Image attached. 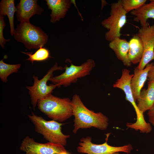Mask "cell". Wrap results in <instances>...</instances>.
<instances>
[{
	"label": "cell",
	"instance_id": "6da1fadb",
	"mask_svg": "<svg viewBox=\"0 0 154 154\" xmlns=\"http://www.w3.org/2000/svg\"><path fill=\"white\" fill-rule=\"evenodd\" d=\"M74 128L73 133H76L80 129L92 127L101 130H105L108 125V117L101 112H95L89 110L84 104L79 96L74 95L72 100Z\"/></svg>",
	"mask_w": 154,
	"mask_h": 154
},
{
	"label": "cell",
	"instance_id": "7a4b0ae2",
	"mask_svg": "<svg viewBox=\"0 0 154 154\" xmlns=\"http://www.w3.org/2000/svg\"><path fill=\"white\" fill-rule=\"evenodd\" d=\"M39 110L48 117L60 123L73 116L72 100L61 98L52 94L37 102Z\"/></svg>",
	"mask_w": 154,
	"mask_h": 154
},
{
	"label": "cell",
	"instance_id": "3957f363",
	"mask_svg": "<svg viewBox=\"0 0 154 154\" xmlns=\"http://www.w3.org/2000/svg\"><path fill=\"white\" fill-rule=\"evenodd\" d=\"M28 116L34 125L35 131L42 135L48 142L64 146L66 145L67 139L70 136L62 133V126L63 124L54 120L46 121L33 112L31 115H28Z\"/></svg>",
	"mask_w": 154,
	"mask_h": 154
},
{
	"label": "cell",
	"instance_id": "277c9868",
	"mask_svg": "<svg viewBox=\"0 0 154 154\" xmlns=\"http://www.w3.org/2000/svg\"><path fill=\"white\" fill-rule=\"evenodd\" d=\"M16 40L23 43L28 49H39L47 43L48 36L41 29L30 21L18 24L13 35Z\"/></svg>",
	"mask_w": 154,
	"mask_h": 154
},
{
	"label": "cell",
	"instance_id": "5b68a950",
	"mask_svg": "<svg viewBox=\"0 0 154 154\" xmlns=\"http://www.w3.org/2000/svg\"><path fill=\"white\" fill-rule=\"evenodd\" d=\"M127 13L123 8L122 0L111 4L110 16L101 22L102 26L108 30L105 34L106 40L110 42L120 38L121 29L126 23Z\"/></svg>",
	"mask_w": 154,
	"mask_h": 154
},
{
	"label": "cell",
	"instance_id": "8992f818",
	"mask_svg": "<svg viewBox=\"0 0 154 154\" xmlns=\"http://www.w3.org/2000/svg\"><path fill=\"white\" fill-rule=\"evenodd\" d=\"M95 66L94 61L91 59H88L80 66H76L71 62L69 67L66 65L65 66L64 72L58 76H52L49 81L56 85L58 88L62 86H68L76 82L78 78L90 74Z\"/></svg>",
	"mask_w": 154,
	"mask_h": 154
},
{
	"label": "cell",
	"instance_id": "52a82bcc",
	"mask_svg": "<svg viewBox=\"0 0 154 154\" xmlns=\"http://www.w3.org/2000/svg\"><path fill=\"white\" fill-rule=\"evenodd\" d=\"M64 69V67L58 66L56 62L41 80H39L37 76L33 75L34 80L33 85L31 86H27L26 88L29 90L31 104L34 109L36 107L39 100L52 94L53 90L57 87L56 86L53 84L50 85L47 84L48 81L53 76V72L56 70Z\"/></svg>",
	"mask_w": 154,
	"mask_h": 154
},
{
	"label": "cell",
	"instance_id": "ba28073f",
	"mask_svg": "<svg viewBox=\"0 0 154 154\" xmlns=\"http://www.w3.org/2000/svg\"><path fill=\"white\" fill-rule=\"evenodd\" d=\"M78 145L77 148L78 152L87 154H113L120 152L128 154L133 149L132 145L130 144L115 147L109 145L106 141L102 144H95L92 142L91 138L90 136L82 138Z\"/></svg>",
	"mask_w": 154,
	"mask_h": 154
},
{
	"label": "cell",
	"instance_id": "9c48e42d",
	"mask_svg": "<svg viewBox=\"0 0 154 154\" xmlns=\"http://www.w3.org/2000/svg\"><path fill=\"white\" fill-rule=\"evenodd\" d=\"M19 149L25 154H59L66 150L62 145L48 142L39 143L29 136L23 139Z\"/></svg>",
	"mask_w": 154,
	"mask_h": 154
},
{
	"label": "cell",
	"instance_id": "30bf717a",
	"mask_svg": "<svg viewBox=\"0 0 154 154\" xmlns=\"http://www.w3.org/2000/svg\"><path fill=\"white\" fill-rule=\"evenodd\" d=\"M142 42L143 53L141 60L137 67L143 70L154 60V24L139 29L137 33Z\"/></svg>",
	"mask_w": 154,
	"mask_h": 154
},
{
	"label": "cell",
	"instance_id": "8fae6325",
	"mask_svg": "<svg viewBox=\"0 0 154 154\" xmlns=\"http://www.w3.org/2000/svg\"><path fill=\"white\" fill-rule=\"evenodd\" d=\"M37 0H20L16 8V17L20 23L29 21L35 15H40L43 9L37 3Z\"/></svg>",
	"mask_w": 154,
	"mask_h": 154
},
{
	"label": "cell",
	"instance_id": "7c38bea8",
	"mask_svg": "<svg viewBox=\"0 0 154 154\" xmlns=\"http://www.w3.org/2000/svg\"><path fill=\"white\" fill-rule=\"evenodd\" d=\"M130 71L127 69L122 70L121 77L114 84V88H119L124 92L126 100L129 102L133 107L137 115L140 112L133 97L131 87V82L133 74H131Z\"/></svg>",
	"mask_w": 154,
	"mask_h": 154
},
{
	"label": "cell",
	"instance_id": "4fadbf2b",
	"mask_svg": "<svg viewBox=\"0 0 154 154\" xmlns=\"http://www.w3.org/2000/svg\"><path fill=\"white\" fill-rule=\"evenodd\" d=\"M48 8L51 10L50 21L55 23L64 18L72 3L70 0H46Z\"/></svg>",
	"mask_w": 154,
	"mask_h": 154
},
{
	"label": "cell",
	"instance_id": "5bb4252c",
	"mask_svg": "<svg viewBox=\"0 0 154 154\" xmlns=\"http://www.w3.org/2000/svg\"><path fill=\"white\" fill-rule=\"evenodd\" d=\"M153 63H149L143 70L135 68L134 74L131 82V87L133 97L136 102L139 96L144 83L147 79L148 72L153 65Z\"/></svg>",
	"mask_w": 154,
	"mask_h": 154
},
{
	"label": "cell",
	"instance_id": "9a60e30c",
	"mask_svg": "<svg viewBox=\"0 0 154 154\" xmlns=\"http://www.w3.org/2000/svg\"><path fill=\"white\" fill-rule=\"evenodd\" d=\"M109 45L117 58L124 65L128 67L131 66V63L128 56L129 48V42L125 39L117 38L110 42Z\"/></svg>",
	"mask_w": 154,
	"mask_h": 154
},
{
	"label": "cell",
	"instance_id": "2e32d148",
	"mask_svg": "<svg viewBox=\"0 0 154 154\" xmlns=\"http://www.w3.org/2000/svg\"><path fill=\"white\" fill-rule=\"evenodd\" d=\"M137 107L142 113L149 110L154 105V82L149 81L147 88L141 91L137 99Z\"/></svg>",
	"mask_w": 154,
	"mask_h": 154
},
{
	"label": "cell",
	"instance_id": "e0dca14e",
	"mask_svg": "<svg viewBox=\"0 0 154 154\" xmlns=\"http://www.w3.org/2000/svg\"><path fill=\"white\" fill-rule=\"evenodd\" d=\"M131 14L135 17L133 20L139 22L141 27L148 26L149 25L148 19L149 18L154 19V0H151L149 3L131 11Z\"/></svg>",
	"mask_w": 154,
	"mask_h": 154
},
{
	"label": "cell",
	"instance_id": "ac0fdd59",
	"mask_svg": "<svg viewBox=\"0 0 154 154\" xmlns=\"http://www.w3.org/2000/svg\"><path fill=\"white\" fill-rule=\"evenodd\" d=\"M129 48L128 56L131 63H139L143 53L142 41L137 33L133 35L129 42Z\"/></svg>",
	"mask_w": 154,
	"mask_h": 154
},
{
	"label": "cell",
	"instance_id": "d6986e66",
	"mask_svg": "<svg viewBox=\"0 0 154 154\" xmlns=\"http://www.w3.org/2000/svg\"><path fill=\"white\" fill-rule=\"evenodd\" d=\"M14 0H2L0 3V15H7L10 28V33L13 36L15 30L14 24V15L16 12Z\"/></svg>",
	"mask_w": 154,
	"mask_h": 154
},
{
	"label": "cell",
	"instance_id": "ffe728a7",
	"mask_svg": "<svg viewBox=\"0 0 154 154\" xmlns=\"http://www.w3.org/2000/svg\"><path fill=\"white\" fill-rule=\"evenodd\" d=\"M7 57L5 56L0 61V78L1 81L5 83L7 82V77L13 73L17 72L21 66L20 64H11L5 63L3 60Z\"/></svg>",
	"mask_w": 154,
	"mask_h": 154
},
{
	"label": "cell",
	"instance_id": "44dd1931",
	"mask_svg": "<svg viewBox=\"0 0 154 154\" xmlns=\"http://www.w3.org/2000/svg\"><path fill=\"white\" fill-rule=\"evenodd\" d=\"M21 52L27 55L29 58L26 60L30 61L33 64L34 61H42L47 60L50 57L49 50L45 48L41 47L34 53Z\"/></svg>",
	"mask_w": 154,
	"mask_h": 154
},
{
	"label": "cell",
	"instance_id": "7402d4cb",
	"mask_svg": "<svg viewBox=\"0 0 154 154\" xmlns=\"http://www.w3.org/2000/svg\"><path fill=\"white\" fill-rule=\"evenodd\" d=\"M146 0H122L123 8L127 12L137 9L145 4Z\"/></svg>",
	"mask_w": 154,
	"mask_h": 154
},
{
	"label": "cell",
	"instance_id": "603a6c76",
	"mask_svg": "<svg viewBox=\"0 0 154 154\" xmlns=\"http://www.w3.org/2000/svg\"><path fill=\"white\" fill-rule=\"evenodd\" d=\"M6 25V23L4 21V16L0 15V45L3 48L5 47V45L6 42H9L10 39H5L3 37V30Z\"/></svg>",
	"mask_w": 154,
	"mask_h": 154
},
{
	"label": "cell",
	"instance_id": "cb8c5ba5",
	"mask_svg": "<svg viewBox=\"0 0 154 154\" xmlns=\"http://www.w3.org/2000/svg\"><path fill=\"white\" fill-rule=\"evenodd\" d=\"M147 114L149 122L154 126V105L148 110Z\"/></svg>",
	"mask_w": 154,
	"mask_h": 154
},
{
	"label": "cell",
	"instance_id": "d4e9b609",
	"mask_svg": "<svg viewBox=\"0 0 154 154\" xmlns=\"http://www.w3.org/2000/svg\"><path fill=\"white\" fill-rule=\"evenodd\" d=\"M147 79L149 81L154 82V64L148 72Z\"/></svg>",
	"mask_w": 154,
	"mask_h": 154
},
{
	"label": "cell",
	"instance_id": "484cf974",
	"mask_svg": "<svg viewBox=\"0 0 154 154\" xmlns=\"http://www.w3.org/2000/svg\"><path fill=\"white\" fill-rule=\"evenodd\" d=\"M59 154H70L66 150L63 151L60 153Z\"/></svg>",
	"mask_w": 154,
	"mask_h": 154
},
{
	"label": "cell",
	"instance_id": "4316f807",
	"mask_svg": "<svg viewBox=\"0 0 154 154\" xmlns=\"http://www.w3.org/2000/svg\"><path fill=\"white\" fill-rule=\"evenodd\" d=\"M113 154H119V152H116L113 153Z\"/></svg>",
	"mask_w": 154,
	"mask_h": 154
}]
</instances>
